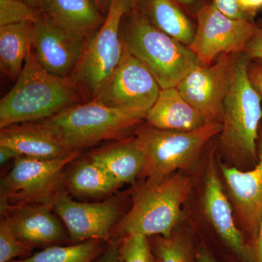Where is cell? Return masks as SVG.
<instances>
[{"instance_id":"30bf717a","label":"cell","mask_w":262,"mask_h":262,"mask_svg":"<svg viewBox=\"0 0 262 262\" xmlns=\"http://www.w3.org/2000/svg\"><path fill=\"white\" fill-rule=\"evenodd\" d=\"M196 20L195 34L189 48L206 65L223 53L242 54L256 28V22L229 18L211 4L198 10Z\"/></svg>"},{"instance_id":"f35d334b","label":"cell","mask_w":262,"mask_h":262,"mask_svg":"<svg viewBox=\"0 0 262 262\" xmlns=\"http://www.w3.org/2000/svg\"><path fill=\"white\" fill-rule=\"evenodd\" d=\"M178 4L184 5V6H190L194 3V0H174Z\"/></svg>"},{"instance_id":"3957f363","label":"cell","mask_w":262,"mask_h":262,"mask_svg":"<svg viewBox=\"0 0 262 262\" xmlns=\"http://www.w3.org/2000/svg\"><path fill=\"white\" fill-rule=\"evenodd\" d=\"M251 59L237 54L233 82L224 106L221 147L232 161H258V139L262 122L261 96L248 77Z\"/></svg>"},{"instance_id":"7a4b0ae2","label":"cell","mask_w":262,"mask_h":262,"mask_svg":"<svg viewBox=\"0 0 262 262\" xmlns=\"http://www.w3.org/2000/svg\"><path fill=\"white\" fill-rule=\"evenodd\" d=\"M123 47L152 74L161 89L177 87L201 61L189 47L150 23L141 12H129L121 27Z\"/></svg>"},{"instance_id":"8d00e7d4","label":"cell","mask_w":262,"mask_h":262,"mask_svg":"<svg viewBox=\"0 0 262 262\" xmlns=\"http://www.w3.org/2000/svg\"><path fill=\"white\" fill-rule=\"evenodd\" d=\"M22 1L25 2L30 6L42 12L45 6H46V3H47L48 0H22Z\"/></svg>"},{"instance_id":"836d02e7","label":"cell","mask_w":262,"mask_h":262,"mask_svg":"<svg viewBox=\"0 0 262 262\" xmlns=\"http://www.w3.org/2000/svg\"><path fill=\"white\" fill-rule=\"evenodd\" d=\"M196 262H221L205 244L196 246Z\"/></svg>"},{"instance_id":"44dd1931","label":"cell","mask_w":262,"mask_h":262,"mask_svg":"<svg viewBox=\"0 0 262 262\" xmlns=\"http://www.w3.org/2000/svg\"><path fill=\"white\" fill-rule=\"evenodd\" d=\"M174 0H135V8L162 32L189 47L196 29Z\"/></svg>"},{"instance_id":"ba28073f","label":"cell","mask_w":262,"mask_h":262,"mask_svg":"<svg viewBox=\"0 0 262 262\" xmlns=\"http://www.w3.org/2000/svg\"><path fill=\"white\" fill-rule=\"evenodd\" d=\"M75 151L64 158L53 160L19 157L1 183V211L9 206L46 203L54 198L63 168L79 156Z\"/></svg>"},{"instance_id":"9a60e30c","label":"cell","mask_w":262,"mask_h":262,"mask_svg":"<svg viewBox=\"0 0 262 262\" xmlns=\"http://www.w3.org/2000/svg\"><path fill=\"white\" fill-rule=\"evenodd\" d=\"M203 206L208 222L234 258L238 262H256L254 248L236 225L214 160H211L207 168Z\"/></svg>"},{"instance_id":"5b68a950","label":"cell","mask_w":262,"mask_h":262,"mask_svg":"<svg viewBox=\"0 0 262 262\" xmlns=\"http://www.w3.org/2000/svg\"><path fill=\"white\" fill-rule=\"evenodd\" d=\"M191 186L190 178L182 174L170 176L158 184L145 183L134 194L132 207L120 223L123 237H169L182 219Z\"/></svg>"},{"instance_id":"484cf974","label":"cell","mask_w":262,"mask_h":262,"mask_svg":"<svg viewBox=\"0 0 262 262\" xmlns=\"http://www.w3.org/2000/svg\"><path fill=\"white\" fill-rule=\"evenodd\" d=\"M40 13L22 0H0V27L24 22L34 23Z\"/></svg>"},{"instance_id":"4dcf8cb0","label":"cell","mask_w":262,"mask_h":262,"mask_svg":"<svg viewBox=\"0 0 262 262\" xmlns=\"http://www.w3.org/2000/svg\"><path fill=\"white\" fill-rule=\"evenodd\" d=\"M93 262H124L122 239H113Z\"/></svg>"},{"instance_id":"7c38bea8","label":"cell","mask_w":262,"mask_h":262,"mask_svg":"<svg viewBox=\"0 0 262 262\" xmlns=\"http://www.w3.org/2000/svg\"><path fill=\"white\" fill-rule=\"evenodd\" d=\"M88 39L55 24L41 12L34 23L32 51L51 75L71 78L80 65Z\"/></svg>"},{"instance_id":"7402d4cb","label":"cell","mask_w":262,"mask_h":262,"mask_svg":"<svg viewBox=\"0 0 262 262\" xmlns=\"http://www.w3.org/2000/svg\"><path fill=\"white\" fill-rule=\"evenodd\" d=\"M33 33L32 22L0 27V69L11 80H16L23 70L32 48Z\"/></svg>"},{"instance_id":"603a6c76","label":"cell","mask_w":262,"mask_h":262,"mask_svg":"<svg viewBox=\"0 0 262 262\" xmlns=\"http://www.w3.org/2000/svg\"><path fill=\"white\" fill-rule=\"evenodd\" d=\"M67 182L72 192L89 196L108 195L122 186L101 165L90 159L76 165Z\"/></svg>"},{"instance_id":"277c9868","label":"cell","mask_w":262,"mask_h":262,"mask_svg":"<svg viewBox=\"0 0 262 262\" xmlns=\"http://www.w3.org/2000/svg\"><path fill=\"white\" fill-rule=\"evenodd\" d=\"M146 114L108 107L97 100L77 103L40 121L72 151L117 139L145 120Z\"/></svg>"},{"instance_id":"e0dca14e","label":"cell","mask_w":262,"mask_h":262,"mask_svg":"<svg viewBox=\"0 0 262 262\" xmlns=\"http://www.w3.org/2000/svg\"><path fill=\"white\" fill-rule=\"evenodd\" d=\"M0 146L13 149L20 156L42 160L58 159L75 152L40 122L1 128Z\"/></svg>"},{"instance_id":"83f0119b","label":"cell","mask_w":262,"mask_h":262,"mask_svg":"<svg viewBox=\"0 0 262 262\" xmlns=\"http://www.w3.org/2000/svg\"><path fill=\"white\" fill-rule=\"evenodd\" d=\"M122 248L124 262H158L146 236H125L122 238Z\"/></svg>"},{"instance_id":"d6986e66","label":"cell","mask_w":262,"mask_h":262,"mask_svg":"<svg viewBox=\"0 0 262 262\" xmlns=\"http://www.w3.org/2000/svg\"><path fill=\"white\" fill-rule=\"evenodd\" d=\"M42 13L57 25L86 39L101 28L106 18L94 0H48Z\"/></svg>"},{"instance_id":"8992f818","label":"cell","mask_w":262,"mask_h":262,"mask_svg":"<svg viewBox=\"0 0 262 262\" xmlns=\"http://www.w3.org/2000/svg\"><path fill=\"white\" fill-rule=\"evenodd\" d=\"M222 128V124L215 121L187 132L161 130L149 125L140 127L136 138L145 155L141 176L146 179V184H158L177 170L190 167Z\"/></svg>"},{"instance_id":"ac0fdd59","label":"cell","mask_w":262,"mask_h":262,"mask_svg":"<svg viewBox=\"0 0 262 262\" xmlns=\"http://www.w3.org/2000/svg\"><path fill=\"white\" fill-rule=\"evenodd\" d=\"M145 120L155 128L182 132L196 130L212 121L186 101L177 87L161 89Z\"/></svg>"},{"instance_id":"8fae6325","label":"cell","mask_w":262,"mask_h":262,"mask_svg":"<svg viewBox=\"0 0 262 262\" xmlns=\"http://www.w3.org/2000/svg\"><path fill=\"white\" fill-rule=\"evenodd\" d=\"M237 54L223 53L211 64L201 63L177 86L186 101L212 121L223 120L224 106L232 87Z\"/></svg>"},{"instance_id":"d4e9b609","label":"cell","mask_w":262,"mask_h":262,"mask_svg":"<svg viewBox=\"0 0 262 262\" xmlns=\"http://www.w3.org/2000/svg\"><path fill=\"white\" fill-rule=\"evenodd\" d=\"M101 241L90 239L70 246H52L32 256L10 262H93L101 253Z\"/></svg>"},{"instance_id":"74e56055","label":"cell","mask_w":262,"mask_h":262,"mask_svg":"<svg viewBox=\"0 0 262 262\" xmlns=\"http://www.w3.org/2000/svg\"><path fill=\"white\" fill-rule=\"evenodd\" d=\"M95 3L98 5L99 9L102 12L103 14L106 15L108 13V8L111 5L112 0H94Z\"/></svg>"},{"instance_id":"52a82bcc","label":"cell","mask_w":262,"mask_h":262,"mask_svg":"<svg viewBox=\"0 0 262 262\" xmlns=\"http://www.w3.org/2000/svg\"><path fill=\"white\" fill-rule=\"evenodd\" d=\"M134 6L135 0H112L103 25L88 39L80 65L72 77L84 98L94 99L121 61L122 20Z\"/></svg>"},{"instance_id":"9c48e42d","label":"cell","mask_w":262,"mask_h":262,"mask_svg":"<svg viewBox=\"0 0 262 262\" xmlns=\"http://www.w3.org/2000/svg\"><path fill=\"white\" fill-rule=\"evenodd\" d=\"M160 91L152 74L124 48L121 61L94 99L108 107L146 114L158 99Z\"/></svg>"},{"instance_id":"f1b7e54d","label":"cell","mask_w":262,"mask_h":262,"mask_svg":"<svg viewBox=\"0 0 262 262\" xmlns=\"http://www.w3.org/2000/svg\"><path fill=\"white\" fill-rule=\"evenodd\" d=\"M211 4L229 18L253 21L241 8L238 0H211Z\"/></svg>"},{"instance_id":"5bb4252c","label":"cell","mask_w":262,"mask_h":262,"mask_svg":"<svg viewBox=\"0 0 262 262\" xmlns=\"http://www.w3.org/2000/svg\"><path fill=\"white\" fill-rule=\"evenodd\" d=\"M220 170L239 221V229L255 249L262 215V122L258 139V161L251 170L220 164Z\"/></svg>"},{"instance_id":"cb8c5ba5","label":"cell","mask_w":262,"mask_h":262,"mask_svg":"<svg viewBox=\"0 0 262 262\" xmlns=\"http://www.w3.org/2000/svg\"><path fill=\"white\" fill-rule=\"evenodd\" d=\"M149 238L158 262H196V247L189 232L177 228L169 237L154 236Z\"/></svg>"},{"instance_id":"e575fe53","label":"cell","mask_w":262,"mask_h":262,"mask_svg":"<svg viewBox=\"0 0 262 262\" xmlns=\"http://www.w3.org/2000/svg\"><path fill=\"white\" fill-rule=\"evenodd\" d=\"M20 156L14 150L7 146H0V165H5L7 162L12 159H16Z\"/></svg>"},{"instance_id":"2e32d148","label":"cell","mask_w":262,"mask_h":262,"mask_svg":"<svg viewBox=\"0 0 262 262\" xmlns=\"http://www.w3.org/2000/svg\"><path fill=\"white\" fill-rule=\"evenodd\" d=\"M1 213L15 235L31 247L52 246L64 239V229L47 203L9 206Z\"/></svg>"},{"instance_id":"4316f807","label":"cell","mask_w":262,"mask_h":262,"mask_svg":"<svg viewBox=\"0 0 262 262\" xmlns=\"http://www.w3.org/2000/svg\"><path fill=\"white\" fill-rule=\"evenodd\" d=\"M32 247L24 244L15 235L6 221L0 223V262H10L17 257H23L32 251Z\"/></svg>"},{"instance_id":"f546056e","label":"cell","mask_w":262,"mask_h":262,"mask_svg":"<svg viewBox=\"0 0 262 262\" xmlns=\"http://www.w3.org/2000/svg\"><path fill=\"white\" fill-rule=\"evenodd\" d=\"M256 24L254 34L245 48L242 54L251 60H262V19L256 22Z\"/></svg>"},{"instance_id":"d6a6232c","label":"cell","mask_w":262,"mask_h":262,"mask_svg":"<svg viewBox=\"0 0 262 262\" xmlns=\"http://www.w3.org/2000/svg\"><path fill=\"white\" fill-rule=\"evenodd\" d=\"M239 6L248 18L253 20L258 11L262 10V0H238Z\"/></svg>"},{"instance_id":"6da1fadb","label":"cell","mask_w":262,"mask_h":262,"mask_svg":"<svg viewBox=\"0 0 262 262\" xmlns=\"http://www.w3.org/2000/svg\"><path fill=\"white\" fill-rule=\"evenodd\" d=\"M84 98L72 77L61 78L45 70L32 48L15 85L0 101V127L47 120Z\"/></svg>"},{"instance_id":"ffe728a7","label":"cell","mask_w":262,"mask_h":262,"mask_svg":"<svg viewBox=\"0 0 262 262\" xmlns=\"http://www.w3.org/2000/svg\"><path fill=\"white\" fill-rule=\"evenodd\" d=\"M89 159L101 165L121 185L135 182L146 164L145 155L136 137L98 150Z\"/></svg>"},{"instance_id":"4fadbf2b","label":"cell","mask_w":262,"mask_h":262,"mask_svg":"<svg viewBox=\"0 0 262 262\" xmlns=\"http://www.w3.org/2000/svg\"><path fill=\"white\" fill-rule=\"evenodd\" d=\"M56 214L64 224L73 242L90 239L108 241L120 215L114 201L80 203L64 192L58 193L51 202Z\"/></svg>"},{"instance_id":"d590c367","label":"cell","mask_w":262,"mask_h":262,"mask_svg":"<svg viewBox=\"0 0 262 262\" xmlns=\"http://www.w3.org/2000/svg\"><path fill=\"white\" fill-rule=\"evenodd\" d=\"M255 254H256V262H262V215L258 227L257 236H256V244H255Z\"/></svg>"},{"instance_id":"1f68e13d","label":"cell","mask_w":262,"mask_h":262,"mask_svg":"<svg viewBox=\"0 0 262 262\" xmlns=\"http://www.w3.org/2000/svg\"><path fill=\"white\" fill-rule=\"evenodd\" d=\"M248 77L262 98V60H251L248 67Z\"/></svg>"}]
</instances>
